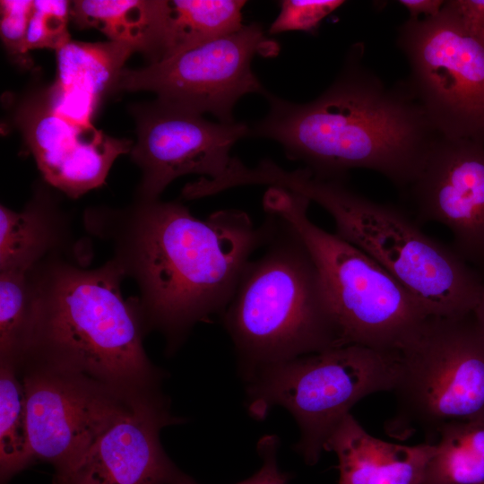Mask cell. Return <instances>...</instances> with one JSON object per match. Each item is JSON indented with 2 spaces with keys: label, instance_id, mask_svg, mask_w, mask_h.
Returning <instances> with one entry per match:
<instances>
[{
  "label": "cell",
  "instance_id": "cell-1",
  "mask_svg": "<svg viewBox=\"0 0 484 484\" xmlns=\"http://www.w3.org/2000/svg\"><path fill=\"white\" fill-rule=\"evenodd\" d=\"M255 227L240 210L194 217L178 202L136 198L125 210L86 212L87 228L112 242L125 277L139 288L147 328L176 346L196 323L223 314L253 255L268 242L275 219Z\"/></svg>",
  "mask_w": 484,
  "mask_h": 484
},
{
  "label": "cell",
  "instance_id": "cell-2",
  "mask_svg": "<svg viewBox=\"0 0 484 484\" xmlns=\"http://www.w3.org/2000/svg\"><path fill=\"white\" fill-rule=\"evenodd\" d=\"M361 54L353 47L335 81L310 102L266 91L269 111L249 126V136L276 141L321 177L341 180L347 171L364 169L404 190L441 134L405 82L386 85Z\"/></svg>",
  "mask_w": 484,
  "mask_h": 484
},
{
  "label": "cell",
  "instance_id": "cell-3",
  "mask_svg": "<svg viewBox=\"0 0 484 484\" xmlns=\"http://www.w3.org/2000/svg\"><path fill=\"white\" fill-rule=\"evenodd\" d=\"M119 264L86 269L58 255L30 271V359L83 374L131 394L152 393L160 372L143 346L136 298L125 299Z\"/></svg>",
  "mask_w": 484,
  "mask_h": 484
},
{
  "label": "cell",
  "instance_id": "cell-4",
  "mask_svg": "<svg viewBox=\"0 0 484 484\" xmlns=\"http://www.w3.org/2000/svg\"><path fill=\"white\" fill-rule=\"evenodd\" d=\"M250 181L300 194L324 208L336 234L383 267L428 316H465L480 303L484 279L478 271L426 235L402 210L362 196L341 180L321 177L306 168L286 170L268 160L252 169Z\"/></svg>",
  "mask_w": 484,
  "mask_h": 484
},
{
  "label": "cell",
  "instance_id": "cell-5",
  "mask_svg": "<svg viewBox=\"0 0 484 484\" xmlns=\"http://www.w3.org/2000/svg\"><path fill=\"white\" fill-rule=\"evenodd\" d=\"M272 216L263 253L246 265L222 314L245 379L263 367L343 345L315 261L294 229Z\"/></svg>",
  "mask_w": 484,
  "mask_h": 484
},
{
  "label": "cell",
  "instance_id": "cell-6",
  "mask_svg": "<svg viewBox=\"0 0 484 484\" xmlns=\"http://www.w3.org/2000/svg\"><path fill=\"white\" fill-rule=\"evenodd\" d=\"M309 203L306 197L280 187H269L263 198L264 211L289 224L315 261L343 345L399 351L428 316L376 261L336 233L311 221Z\"/></svg>",
  "mask_w": 484,
  "mask_h": 484
},
{
  "label": "cell",
  "instance_id": "cell-7",
  "mask_svg": "<svg viewBox=\"0 0 484 484\" xmlns=\"http://www.w3.org/2000/svg\"><path fill=\"white\" fill-rule=\"evenodd\" d=\"M399 351L347 344L268 365L247 381V410L263 419L273 406L295 418L300 439L295 449L314 465L324 444L351 407L363 397L393 391Z\"/></svg>",
  "mask_w": 484,
  "mask_h": 484
},
{
  "label": "cell",
  "instance_id": "cell-8",
  "mask_svg": "<svg viewBox=\"0 0 484 484\" xmlns=\"http://www.w3.org/2000/svg\"><path fill=\"white\" fill-rule=\"evenodd\" d=\"M393 391L385 431L397 439L421 432L436 444L448 423L484 421V330L474 312L428 316L399 350Z\"/></svg>",
  "mask_w": 484,
  "mask_h": 484
},
{
  "label": "cell",
  "instance_id": "cell-9",
  "mask_svg": "<svg viewBox=\"0 0 484 484\" xmlns=\"http://www.w3.org/2000/svg\"><path fill=\"white\" fill-rule=\"evenodd\" d=\"M396 42L410 67L405 83L436 132L484 143V39L444 4L436 16L409 18Z\"/></svg>",
  "mask_w": 484,
  "mask_h": 484
},
{
  "label": "cell",
  "instance_id": "cell-10",
  "mask_svg": "<svg viewBox=\"0 0 484 484\" xmlns=\"http://www.w3.org/2000/svg\"><path fill=\"white\" fill-rule=\"evenodd\" d=\"M18 367H22L32 461L54 466V484L71 472L96 439L138 398L148 394L127 393L39 361L25 359Z\"/></svg>",
  "mask_w": 484,
  "mask_h": 484
},
{
  "label": "cell",
  "instance_id": "cell-11",
  "mask_svg": "<svg viewBox=\"0 0 484 484\" xmlns=\"http://www.w3.org/2000/svg\"><path fill=\"white\" fill-rule=\"evenodd\" d=\"M275 52L258 24L244 25L144 68H124L114 90L152 91L166 104L232 123L234 106L241 97L266 92L252 70L253 57Z\"/></svg>",
  "mask_w": 484,
  "mask_h": 484
},
{
  "label": "cell",
  "instance_id": "cell-12",
  "mask_svg": "<svg viewBox=\"0 0 484 484\" xmlns=\"http://www.w3.org/2000/svg\"><path fill=\"white\" fill-rule=\"evenodd\" d=\"M132 111L137 141L131 156L142 172L138 199H158L174 179L187 174L220 177L233 159L234 144L249 136V125L244 123L211 122L158 99L134 106Z\"/></svg>",
  "mask_w": 484,
  "mask_h": 484
},
{
  "label": "cell",
  "instance_id": "cell-13",
  "mask_svg": "<svg viewBox=\"0 0 484 484\" xmlns=\"http://www.w3.org/2000/svg\"><path fill=\"white\" fill-rule=\"evenodd\" d=\"M404 191L418 218L445 226L453 249L484 267V143L439 135Z\"/></svg>",
  "mask_w": 484,
  "mask_h": 484
},
{
  "label": "cell",
  "instance_id": "cell-14",
  "mask_svg": "<svg viewBox=\"0 0 484 484\" xmlns=\"http://www.w3.org/2000/svg\"><path fill=\"white\" fill-rule=\"evenodd\" d=\"M15 121L45 181L72 198L100 186L116 159L134 145L57 115L42 91L21 102Z\"/></svg>",
  "mask_w": 484,
  "mask_h": 484
},
{
  "label": "cell",
  "instance_id": "cell-15",
  "mask_svg": "<svg viewBox=\"0 0 484 484\" xmlns=\"http://www.w3.org/2000/svg\"><path fill=\"white\" fill-rule=\"evenodd\" d=\"M178 423L154 393L138 398L58 484H178L189 477L165 454L160 430Z\"/></svg>",
  "mask_w": 484,
  "mask_h": 484
},
{
  "label": "cell",
  "instance_id": "cell-16",
  "mask_svg": "<svg viewBox=\"0 0 484 484\" xmlns=\"http://www.w3.org/2000/svg\"><path fill=\"white\" fill-rule=\"evenodd\" d=\"M135 49L124 43H86L70 40L56 50V77L43 91L57 115L82 125L92 126L100 99L114 90L127 58Z\"/></svg>",
  "mask_w": 484,
  "mask_h": 484
},
{
  "label": "cell",
  "instance_id": "cell-17",
  "mask_svg": "<svg viewBox=\"0 0 484 484\" xmlns=\"http://www.w3.org/2000/svg\"><path fill=\"white\" fill-rule=\"evenodd\" d=\"M338 457V484H421L436 444L406 445L368 434L349 413L327 438Z\"/></svg>",
  "mask_w": 484,
  "mask_h": 484
},
{
  "label": "cell",
  "instance_id": "cell-18",
  "mask_svg": "<svg viewBox=\"0 0 484 484\" xmlns=\"http://www.w3.org/2000/svg\"><path fill=\"white\" fill-rule=\"evenodd\" d=\"M67 220L43 187L20 212L0 206V272H29L58 255L66 241Z\"/></svg>",
  "mask_w": 484,
  "mask_h": 484
},
{
  "label": "cell",
  "instance_id": "cell-19",
  "mask_svg": "<svg viewBox=\"0 0 484 484\" xmlns=\"http://www.w3.org/2000/svg\"><path fill=\"white\" fill-rule=\"evenodd\" d=\"M168 9L164 0H79L71 18L80 29L95 28L110 41L133 47L151 61L159 59Z\"/></svg>",
  "mask_w": 484,
  "mask_h": 484
},
{
  "label": "cell",
  "instance_id": "cell-20",
  "mask_svg": "<svg viewBox=\"0 0 484 484\" xmlns=\"http://www.w3.org/2000/svg\"><path fill=\"white\" fill-rule=\"evenodd\" d=\"M245 4L240 0L168 1L158 62L238 31L244 26Z\"/></svg>",
  "mask_w": 484,
  "mask_h": 484
},
{
  "label": "cell",
  "instance_id": "cell-21",
  "mask_svg": "<svg viewBox=\"0 0 484 484\" xmlns=\"http://www.w3.org/2000/svg\"><path fill=\"white\" fill-rule=\"evenodd\" d=\"M421 484H484V421L445 425Z\"/></svg>",
  "mask_w": 484,
  "mask_h": 484
},
{
  "label": "cell",
  "instance_id": "cell-22",
  "mask_svg": "<svg viewBox=\"0 0 484 484\" xmlns=\"http://www.w3.org/2000/svg\"><path fill=\"white\" fill-rule=\"evenodd\" d=\"M33 463L27 406L18 367L0 360V475L2 483Z\"/></svg>",
  "mask_w": 484,
  "mask_h": 484
},
{
  "label": "cell",
  "instance_id": "cell-23",
  "mask_svg": "<svg viewBox=\"0 0 484 484\" xmlns=\"http://www.w3.org/2000/svg\"><path fill=\"white\" fill-rule=\"evenodd\" d=\"M31 314L30 271L0 272V360L19 365Z\"/></svg>",
  "mask_w": 484,
  "mask_h": 484
},
{
  "label": "cell",
  "instance_id": "cell-24",
  "mask_svg": "<svg viewBox=\"0 0 484 484\" xmlns=\"http://www.w3.org/2000/svg\"><path fill=\"white\" fill-rule=\"evenodd\" d=\"M71 2L36 0L33 4L27 36V52L36 48L57 50L71 39L67 30Z\"/></svg>",
  "mask_w": 484,
  "mask_h": 484
},
{
  "label": "cell",
  "instance_id": "cell-25",
  "mask_svg": "<svg viewBox=\"0 0 484 484\" xmlns=\"http://www.w3.org/2000/svg\"><path fill=\"white\" fill-rule=\"evenodd\" d=\"M344 4L341 0H284L279 15L271 24L272 34L290 30H312L320 22Z\"/></svg>",
  "mask_w": 484,
  "mask_h": 484
},
{
  "label": "cell",
  "instance_id": "cell-26",
  "mask_svg": "<svg viewBox=\"0 0 484 484\" xmlns=\"http://www.w3.org/2000/svg\"><path fill=\"white\" fill-rule=\"evenodd\" d=\"M33 4L30 0L0 1L1 39L9 55L18 63L27 62L26 36Z\"/></svg>",
  "mask_w": 484,
  "mask_h": 484
},
{
  "label": "cell",
  "instance_id": "cell-27",
  "mask_svg": "<svg viewBox=\"0 0 484 484\" xmlns=\"http://www.w3.org/2000/svg\"><path fill=\"white\" fill-rule=\"evenodd\" d=\"M279 439L276 436H264L257 444L263 460L261 469L251 479V484H287L290 475L280 471L277 464Z\"/></svg>",
  "mask_w": 484,
  "mask_h": 484
},
{
  "label": "cell",
  "instance_id": "cell-28",
  "mask_svg": "<svg viewBox=\"0 0 484 484\" xmlns=\"http://www.w3.org/2000/svg\"><path fill=\"white\" fill-rule=\"evenodd\" d=\"M445 5L470 32L484 39V0H449Z\"/></svg>",
  "mask_w": 484,
  "mask_h": 484
},
{
  "label": "cell",
  "instance_id": "cell-29",
  "mask_svg": "<svg viewBox=\"0 0 484 484\" xmlns=\"http://www.w3.org/2000/svg\"><path fill=\"white\" fill-rule=\"evenodd\" d=\"M399 3L410 13V19H419L420 14L424 17L437 15L444 4L443 0H401Z\"/></svg>",
  "mask_w": 484,
  "mask_h": 484
},
{
  "label": "cell",
  "instance_id": "cell-30",
  "mask_svg": "<svg viewBox=\"0 0 484 484\" xmlns=\"http://www.w3.org/2000/svg\"><path fill=\"white\" fill-rule=\"evenodd\" d=\"M474 315L480 323V326L484 330V294L478 307L474 311Z\"/></svg>",
  "mask_w": 484,
  "mask_h": 484
},
{
  "label": "cell",
  "instance_id": "cell-31",
  "mask_svg": "<svg viewBox=\"0 0 484 484\" xmlns=\"http://www.w3.org/2000/svg\"><path fill=\"white\" fill-rule=\"evenodd\" d=\"M178 484H197V483L194 482L192 479L188 478V479H186V480L181 481V482L178 483ZM237 484H251V479H250V478H249V479H246V480H243V481H240V482H238V483H237Z\"/></svg>",
  "mask_w": 484,
  "mask_h": 484
}]
</instances>
